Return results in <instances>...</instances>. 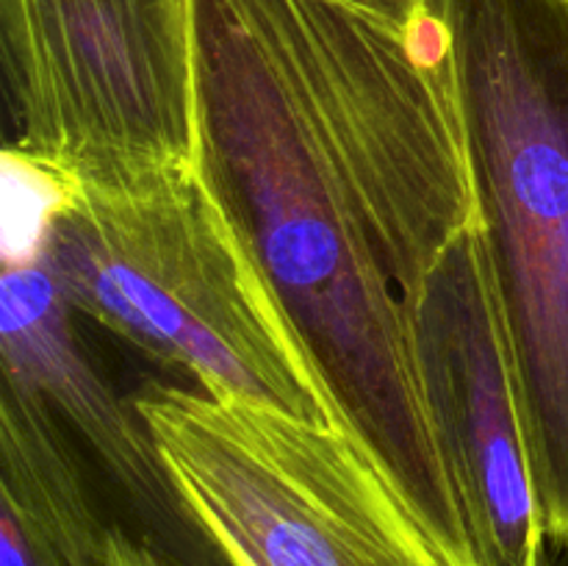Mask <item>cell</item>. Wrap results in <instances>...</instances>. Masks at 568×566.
<instances>
[{
	"instance_id": "ba28073f",
	"label": "cell",
	"mask_w": 568,
	"mask_h": 566,
	"mask_svg": "<svg viewBox=\"0 0 568 566\" xmlns=\"http://www.w3.org/2000/svg\"><path fill=\"white\" fill-rule=\"evenodd\" d=\"M103 555H89L37 525L20 511L0 505V566H98Z\"/></svg>"
},
{
	"instance_id": "52a82bcc",
	"label": "cell",
	"mask_w": 568,
	"mask_h": 566,
	"mask_svg": "<svg viewBox=\"0 0 568 566\" xmlns=\"http://www.w3.org/2000/svg\"><path fill=\"white\" fill-rule=\"evenodd\" d=\"M72 314L39 261H6L0 281L3 372L26 381L50 405L144 516L170 530L178 525L197 530L161 466L133 397L122 400L114 392L83 347Z\"/></svg>"
},
{
	"instance_id": "7c38bea8",
	"label": "cell",
	"mask_w": 568,
	"mask_h": 566,
	"mask_svg": "<svg viewBox=\"0 0 568 566\" xmlns=\"http://www.w3.org/2000/svg\"><path fill=\"white\" fill-rule=\"evenodd\" d=\"M564 3H568V0H564Z\"/></svg>"
},
{
	"instance_id": "8fae6325",
	"label": "cell",
	"mask_w": 568,
	"mask_h": 566,
	"mask_svg": "<svg viewBox=\"0 0 568 566\" xmlns=\"http://www.w3.org/2000/svg\"><path fill=\"white\" fill-rule=\"evenodd\" d=\"M544 566H568V542H564V544H547Z\"/></svg>"
},
{
	"instance_id": "3957f363",
	"label": "cell",
	"mask_w": 568,
	"mask_h": 566,
	"mask_svg": "<svg viewBox=\"0 0 568 566\" xmlns=\"http://www.w3.org/2000/svg\"><path fill=\"white\" fill-rule=\"evenodd\" d=\"M519 355L547 544L568 542V3L442 0Z\"/></svg>"
},
{
	"instance_id": "7a4b0ae2",
	"label": "cell",
	"mask_w": 568,
	"mask_h": 566,
	"mask_svg": "<svg viewBox=\"0 0 568 566\" xmlns=\"http://www.w3.org/2000/svg\"><path fill=\"white\" fill-rule=\"evenodd\" d=\"M31 261L75 314L197 392L342 425L197 164L64 181Z\"/></svg>"
},
{
	"instance_id": "5b68a950",
	"label": "cell",
	"mask_w": 568,
	"mask_h": 566,
	"mask_svg": "<svg viewBox=\"0 0 568 566\" xmlns=\"http://www.w3.org/2000/svg\"><path fill=\"white\" fill-rule=\"evenodd\" d=\"M6 150L64 181L197 164L192 0H0Z\"/></svg>"
},
{
	"instance_id": "277c9868",
	"label": "cell",
	"mask_w": 568,
	"mask_h": 566,
	"mask_svg": "<svg viewBox=\"0 0 568 566\" xmlns=\"http://www.w3.org/2000/svg\"><path fill=\"white\" fill-rule=\"evenodd\" d=\"M133 405L225 566H438L381 466L336 422L170 386Z\"/></svg>"
},
{
	"instance_id": "30bf717a",
	"label": "cell",
	"mask_w": 568,
	"mask_h": 566,
	"mask_svg": "<svg viewBox=\"0 0 568 566\" xmlns=\"http://www.w3.org/2000/svg\"><path fill=\"white\" fill-rule=\"evenodd\" d=\"M98 566H181L178 560L166 558L153 542L142 536H131L122 527H109L105 536L103 558Z\"/></svg>"
},
{
	"instance_id": "8992f818",
	"label": "cell",
	"mask_w": 568,
	"mask_h": 566,
	"mask_svg": "<svg viewBox=\"0 0 568 566\" xmlns=\"http://www.w3.org/2000/svg\"><path fill=\"white\" fill-rule=\"evenodd\" d=\"M419 355L477 566H544L525 386L483 222L449 244L427 281Z\"/></svg>"
},
{
	"instance_id": "9c48e42d",
	"label": "cell",
	"mask_w": 568,
	"mask_h": 566,
	"mask_svg": "<svg viewBox=\"0 0 568 566\" xmlns=\"http://www.w3.org/2000/svg\"><path fill=\"white\" fill-rule=\"evenodd\" d=\"M408 37H425L438 26L442 0H342Z\"/></svg>"
},
{
	"instance_id": "6da1fadb",
	"label": "cell",
	"mask_w": 568,
	"mask_h": 566,
	"mask_svg": "<svg viewBox=\"0 0 568 566\" xmlns=\"http://www.w3.org/2000/svg\"><path fill=\"white\" fill-rule=\"evenodd\" d=\"M192 48L200 175L436 564L477 566L419 355L427 281L483 222L442 14L192 0Z\"/></svg>"
}]
</instances>
